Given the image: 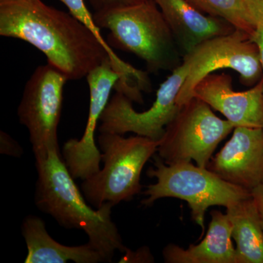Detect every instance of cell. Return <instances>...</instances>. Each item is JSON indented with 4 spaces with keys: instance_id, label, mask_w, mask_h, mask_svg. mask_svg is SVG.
Listing matches in <instances>:
<instances>
[{
    "instance_id": "14",
    "label": "cell",
    "mask_w": 263,
    "mask_h": 263,
    "mask_svg": "<svg viewBox=\"0 0 263 263\" xmlns=\"http://www.w3.org/2000/svg\"><path fill=\"white\" fill-rule=\"evenodd\" d=\"M212 221L203 240L183 249L169 243L162 250L167 263H237L236 249L232 242V224L228 214L211 212Z\"/></svg>"
},
{
    "instance_id": "5",
    "label": "cell",
    "mask_w": 263,
    "mask_h": 263,
    "mask_svg": "<svg viewBox=\"0 0 263 263\" xmlns=\"http://www.w3.org/2000/svg\"><path fill=\"white\" fill-rule=\"evenodd\" d=\"M155 168L147 175L157 182L147 186L146 198L141 203L153 205L164 197L181 199L187 202L192 218L205 231V215L209 207L218 205L226 209L237 202L252 197L251 191L221 179L207 167L194 165L192 162L167 164L159 156H154Z\"/></svg>"
},
{
    "instance_id": "3",
    "label": "cell",
    "mask_w": 263,
    "mask_h": 263,
    "mask_svg": "<svg viewBox=\"0 0 263 263\" xmlns=\"http://www.w3.org/2000/svg\"><path fill=\"white\" fill-rule=\"evenodd\" d=\"M100 29L110 31V47L129 52L146 62L147 71H174L183 57L155 0L104 10L93 14Z\"/></svg>"
},
{
    "instance_id": "19",
    "label": "cell",
    "mask_w": 263,
    "mask_h": 263,
    "mask_svg": "<svg viewBox=\"0 0 263 263\" xmlns=\"http://www.w3.org/2000/svg\"><path fill=\"white\" fill-rule=\"evenodd\" d=\"M0 152L2 155L21 157L23 155V148L5 132H0Z\"/></svg>"
},
{
    "instance_id": "18",
    "label": "cell",
    "mask_w": 263,
    "mask_h": 263,
    "mask_svg": "<svg viewBox=\"0 0 263 263\" xmlns=\"http://www.w3.org/2000/svg\"><path fill=\"white\" fill-rule=\"evenodd\" d=\"M246 18L251 28L256 32L263 29V0H243Z\"/></svg>"
},
{
    "instance_id": "13",
    "label": "cell",
    "mask_w": 263,
    "mask_h": 263,
    "mask_svg": "<svg viewBox=\"0 0 263 263\" xmlns=\"http://www.w3.org/2000/svg\"><path fill=\"white\" fill-rule=\"evenodd\" d=\"M155 2L168 24L183 58L202 43L237 29L226 19L202 11L190 0Z\"/></svg>"
},
{
    "instance_id": "11",
    "label": "cell",
    "mask_w": 263,
    "mask_h": 263,
    "mask_svg": "<svg viewBox=\"0 0 263 263\" xmlns=\"http://www.w3.org/2000/svg\"><path fill=\"white\" fill-rule=\"evenodd\" d=\"M207 168L221 179L252 191L263 181V127H235Z\"/></svg>"
},
{
    "instance_id": "8",
    "label": "cell",
    "mask_w": 263,
    "mask_h": 263,
    "mask_svg": "<svg viewBox=\"0 0 263 263\" xmlns=\"http://www.w3.org/2000/svg\"><path fill=\"white\" fill-rule=\"evenodd\" d=\"M67 81L62 72L47 64L37 67L25 85L18 117L19 122L28 129L35 158L60 149L57 131Z\"/></svg>"
},
{
    "instance_id": "23",
    "label": "cell",
    "mask_w": 263,
    "mask_h": 263,
    "mask_svg": "<svg viewBox=\"0 0 263 263\" xmlns=\"http://www.w3.org/2000/svg\"><path fill=\"white\" fill-rule=\"evenodd\" d=\"M252 39L254 40V42L257 43L259 48L263 68V29H257L256 32H254L253 36H252Z\"/></svg>"
},
{
    "instance_id": "10",
    "label": "cell",
    "mask_w": 263,
    "mask_h": 263,
    "mask_svg": "<svg viewBox=\"0 0 263 263\" xmlns=\"http://www.w3.org/2000/svg\"><path fill=\"white\" fill-rule=\"evenodd\" d=\"M89 89V109L84 135L72 138L62 148V156L74 179L86 180L100 171L101 152L95 141V131L109 102L110 92L119 80L110 60L93 69L86 76Z\"/></svg>"
},
{
    "instance_id": "1",
    "label": "cell",
    "mask_w": 263,
    "mask_h": 263,
    "mask_svg": "<svg viewBox=\"0 0 263 263\" xmlns=\"http://www.w3.org/2000/svg\"><path fill=\"white\" fill-rule=\"evenodd\" d=\"M0 35L32 45L69 81L84 79L110 60L119 75L115 91L132 97L152 89L148 72L122 60L70 13L42 0H0Z\"/></svg>"
},
{
    "instance_id": "16",
    "label": "cell",
    "mask_w": 263,
    "mask_h": 263,
    "mask_svg": "<svg viewBox=\"0 0 263 263\" xmlns=\"http://www.w3.org/2000/svg\"><path fill=\"white\" fill-rule=\"evenodd\" d=\"M236 243L237 263H263V228L252 197L227 209Z\"/></svg>"
},
{
    "instance_id": "4",
    "label": "cell",
    "mask_w": 263,
    "mask_h": 263,
    "mask_svg": "<svg viewBox=\"0 0 263 263\" xmlns=\"http://www.w3.org/2000/svg\"><path fill=\"white\" fill-rule=\"evenodd\" d=\"M160 143L138 135L125 138L100 133L98 143L103 167L83 181L81 190L87 202L99 209L105 202L116 205L129 201L141 193L142 171L157 153Z\"/></svg>"
},
{
    "instance_id": "22",
    "label": "cell",
    "mask_w": 263,
    "mask_h": 263,
    "mask_svg": "<svg viewBox=\"0 0 263 263\" xmlns=\"http://www.w3.org/2000/svg\"><path fill=\"white\" fill-rule=\"evenodd\" d=\"M263 228V181L251 191Z\"/></svg>"
},
{
    "instance_id": "15",
    "label": "cell",
    "mask_w": 263,
    "mask_h": 263,
    "mask_svg": "<svg viewBox=\"0 0 263 263\" xmlns=\"http://www.w3.org/2000/svg\"><path fill=\"white\" fill-rule=\"evenodd\" d=\"M22 234L27 247L26 263L105 262L103 256L89 242L69 247L52 238L41 218L29 215L22 224Z\"/></svg>"
},
{
    "instance_id": "12",
    "label": "cell",
    "mask_w": 263,
    "mask_h": 263,
    "mask_svg": "<svg viewBox=\"0 0 263 263\" xmlns=\"http://www.w3.org/2000/svg\"><path fill=\"white\" fill-rule=\"evenodd\" d=\"M193 95L236 127H263V79L250 89L235 91L231 76L212 72L197 83Z\"/></svg>"
},
{
    "instance_id": "2",
    "label": "cell",
    "mask_w": 263,
    "mask_h": 263,
    "mask_svg": "<svg viewBox=\"0 0 263 263\" xmlns=\"http://www.w3.org/2000/svg\"><path fill=\"white\" fill-rule=\"evenodd\" d=\"M35 160L34 202L37 209L51 216L60 226L83 230L105 262H111L117 251L125 253L128 249L112 220L113 204L105 202L99 209L90 206L61 158L60 149L49 151L47 155Z\"/></svg>"
},
{
    "instance_id": "20",
    "label": "cell",
    "mask_w": 263,
    "mask_h": 263,
    "mask_svg": "<svg viewBox=\"0 0 263 263\" xmlns=\"http://www.w3.org/2000/svg\"><path fill=\"white\" fill-rule=\"evenodd\" d=\"M143 1L145 0H89L95 13L129 6Z\"/></svg>"
},
{
    "instance_id": "6",
    "label": "cell",
    "mask_w": 263,
    "mask_h": 263,
    "mask_svg": "<svg viewBox=\"0 0 263 263\" xmlns=\"http://www.w3.org/2000/svg\"><path fill=\"white\" fill-rule=\"evenodd\" d=\"M236 127L214 114L203 100L194 97L180 106L178 113L165 127L159 157L171 164L194 160L207 167L214 151Z\"/></svg>"
},
{
    "instance_id": "7",
    "label": "cell",
    "mask_w": 263,
    "mask_h": 263,
    "mask_svg": "<svg viewBox=\"0 0 263 263\" xmlns=\"http://www.w3.org/2000/svg\"><path fill=\"white\" fill-rule=\"evenodd\" d=\"M183 61L188 64L189 72L176 100L179 106L194 98V88L199 81L220 69L235 70L241 84L249 87L263 79L258 46L250 34L240 29L202 43L183 57Z\"/></svg>"
},
{
    "instance_id": "9",
    "label": "cell",
    "mask_w": 263,
    "mask_h": 263,
    "mask_svg": "<svg viewBox=\"0 0 263 263\" xmlns=\"http://www.w3.org/2000/svg\"><path fill=\"white\" fill-rule=\"evenodd\" d=\"M188 72V64L183 61L160 84L155 101L143 112H137L132 100L123 93L116 91L100 117V133L124 136L133 133L160 141L165 127L179 111L180 106L176 100Z\"/></svg>"
},
{
    "instance_id": "17",
    "label": "cell",
    "mask_w": 263,
    "mask_h": 263,
    "mask_svg": "<svg viewBox=\"0 0 263 263\" xmlns=\"http://www.w3.org/2000/svg\"><path fill=\"white\" fill-rule=\"evenodd\" d=\"M202 11L212 15L226 19L237 29H242L253 36L246 18L243 0H190Z\"/></svg>"
},
{
    "instance_id": "21",
    "label": "cell",
    "mask_w": 263,
    "mask_h": 263,
    "mask_svg": "<svg viewBox=\"0 0 263 263\" xmlns=\"http://www.w3.org/2000/svg\"><path fill=\"white\" fill-rule=\"evenodd\" d=\"M121 262H153L154 257L148 248H141L133 252L128 249Z\"/></svg>"
}]
</instances>
